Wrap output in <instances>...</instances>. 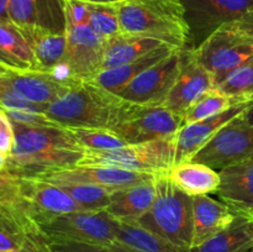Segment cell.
I'll return each instance as SVG.
<instances>
[{
	"instance_id": "obj_17",
	"label": "cell",
	"mask_w": 253,
	"mask_h": 252,
	"mask_svg": "<svg viewBox=\"0 0 253 252\" xmlns=\"http://www.w3.org/2000/svg\"><path fill=\"white\" fill-rule=\"evenodd\" d=\"M19 29L21 30L34 51L40 71L51 72L62 79L74 78L66 64V34H57L39 26L19 27Z\"/></svg>"
},
{
	"instance_id": "obj_36",
	"label": "cell",
	"mask_w": 253,
	"mask_h": 252,
	"mask_svg": "<svg viewBox=\"0 0 253 252\" xmlns=\"http://www.w3.org/2000/svg\"><path fill=\"white\" fill-rule=\"evenodd\" d=\"M15 142L14 125L6 111L0 106V150L9 157Z\"/></svg>"
},
{
	"instance_id": "obj_4",
	"label": "cell",
	"mask_w": 253,
	"mask_h": 252,
	"mask_svg": "<svg viewBox=\"0 0 253 252\" xmlns=\"http://www.w3.org/2000/svg\"><path fill=\"white\" fill-rule=\"evenodd\" d=\"M156 198L151 209L137 224L155 232L174 246L190 250L193 240L192 197L179 189L169 175L155 178Z\"/></svg>"
},
{
	"instance_id": "obj_34",
	"label": "cell",
	"mask_w": 253,
	"mask_h": 252,
	"mask_svg": "<svg viewBox=\"0 0 253 252\" xmlns=\"http://www.w3.org/2000/svg\"><path fill=\"white\" fill-rule=\"evenodd\" d=\"M6 113L11 121L20 125L30 126V127H64L61 124L49 119L43 111L7 110Z\"/></svg>"
},
{
	"instance_id": "obj_45",
	"label": "cell",
	"mask_w": 253,
	"mask_h": 252,
	"mask_svg": "<svg viewBox=\"0 0 253 252\" xmlns=\"http://www.w3.org/2000/svg\"><path fill=\"white\" fill-rule=\"evenodd\" d=\"M7 71H9V68H6V67H4V66H1V64H0V77L4 76V74L6 73Z\"/></svg>"
},
{
	"instance_id": "obj_18",
	"label": "cell",
	"mask_w": 253,
	"mask_h": 252,
	"mask_svg": "<svg viewBox=\"0 0 253 252\" xmlns=\"http://www.w3.org/2000/svg\"><path fill=\"white\" fill-rule=\"evenodd\" d=\"M193 205V240L192 247H197L212 239L226 229L235 220V212L229 205L205 195L192 197ZM190 247V249H192Z\"/></svg>"
},
{
	"instance_id": "obj_23",
	"label": "cell",
	"mask_w": 253,
	"mask_h": 252,
	"mask_svg": "<svg viewBox=\"0 0 253 252\" xmlns=\"http://www.w3.org/2000/svg\"><path fill=\"white\" fill-rule=\"evenodd\" d=\"M168 175L182 192L190 197L211 193L215 194L221 183L217 170L194 161L177 163L173 166Z\"/></svg>"
},
{
	"instance_id": "obj_44",
	"label": "cell",
	"mask_w": 253,
	"mask_h": 252,
	"mask_svg": "<svg viewBox=\"0 0 253 252\" xmlns=\"http://www.w3.org/2000/svg\"><path fill=\"white\" fill-rule=\"evenodd\" d=\"M83 1H95V2H109V1H120V0H83Z\"/></svg>"
},
{
	"instance_id": "obj_29",
	"label": "cell",
	"mask_w": 253,
	"mask_h": 252,
	"mask_svg": "<svg viewBox=\"0 0 253 252\" xmlns=\"http://www.w3.org/2000/svg\"><path fill=\"white\" fill-rule=\"evenodd\" d=\"M88 22L91 29L104 40L120 34L118 1H86Z\"/></svg>"
},
{
	"instance_id": "obj_10",
	"label": "cell",
	"mask_w": 253,
	"mask_h": 252,
	"mask_svg": "<svg viewBox=\"0 0 253 252\" xmlns=\"http://www.w3.org/2000/svg\"><path fill=\"white\" fill-rule=\"evenodd\" d=\"M249 160H253V125L237 116L220 128L190 161L207 165L219 172Z\"/></svg>"
},
{
	"instance_id": "obj_13",
	"label": "cell",
	"mask_w": 253,
	"mask_h": 252,
	"mask_svg": "<svg viewBox=\"0 0 253 252\" xmlns=\"http://www.w3.org/2000/svg\"><path fill=\"white\" fill-rule=\"evenodd\" d=\"M212 88L215 84L210 72L197 61L192 49L184 48L182 68L162 105L183 116L198 98Z\"/></svg>"
},
{
	"instance_id": "obj_28",
	"label": "cell",
	"mask_w": 253,
	"mask_h": 252,
	"mask_svg": "<svg viewBox=\"0 0 253 252\" xmlns=\"http://www.w3.org/2000/svg\"><path fill=\"white\" fill-rule=\"evenodd\" d=\"M235 104L253 101V56L216 86Z\"/></svg>"
},
{
	"instance_id": "obj_2",
	"label": "cell",
	"mask_w": 253,
	"mask_h": 252,
	"mask_svg": "<svg viewBox=\"0 0 253 252\" xmlns=\"http://www.w3.org/2000/svg\"><path fill=\"white\" fill-rule=\"evenodd\" d=\"M119 22L124 34L150 37L187 48L190 27L180 0H120Z\"/></svg>"
},
{
	"instance_id": "obj_25",
	"label": "cell",
	"mask_w": 253,
	"mask_h": 252,
	"mask_svg": "<svg viewBox=\"0 0 253 252\" xmlns=\"http://www.w3.org/2000/svg\"><path fill=\"white\" fill-rule=\"evenodd\" d=\"M114 229L116 241L140 252H189V250L174 246L163 237L138 225L137 222L119 221L115 219Z\"/></svg>"
},
{
	"instance_id": "obj_35",
	"label": "cell",
	"mask_w": 253,
	"mask_h": 252,
	"mask_svg": "<svg viewBox=\"0 0 253 252\" xmlns=\"http://www.w3.org/2000/svg\"><path fill=\"white\" fill-rule=\"evenodd\" d=\"M49 252H111L108 246L73 241L48 242Z\"/></svg>"
},
{
	"instance_id": "obj_20",
	"label": "cell",
	"mask_w": 253,
	"mask_h": 252,
	"mask_svg": "<svg viewBox=\"0 0 253 252\" xmlns=\"http://www.w3.org/2000/svg\"><path fill=\"white\" fill-rule=\"evenodd\" d=\"M155 178L131 187L114 190L110 204L105 211L119 221L137 222L138 219L151 209L155 202Z\"/></svg>"
},
{
	"instance_id": "obj_7",
	"label": "cell",
	"mask_w": 253,
	"mask_h": 252,
	"mask_svg": "<svg viewBox=\"0 0 253 252\" xmlns=\"http://www.w3.org/2000/svg\"><path fill=\"white\" fill-rule=\"evenodd\" d=\"M183 126V116L163 105L128 103L120 120L111 130L127 145L174 137Z\"/></svg>"
},
{
	"instance_id": "obj_26",
	"label": "cell",
	"mask_w": 253,
	"mask_h": 252,
	"mask_svg": "<svg viewBox=\"0 0 253 252\" xmlns=\"http://www.w3.org/2000/svg\"><path fill=\"white\" fill-rule=\"evenodd\" d=\"M0 49L20 69H39L29 41L12 22H0Z\"/></svg>"
},
{
	"instance_id": "obj_8",
	"label": "cell",
	"mask_w": 253,
	"mask_h": 252,
	"mask_svg": "<svg viewBox=\"0 0 253 252\" xmlns=\"http://www.w3.org/2000/svg\"><path fill=\"white\" fill-rule=\"evenodd\" d=\"M192 51L197 61L210 72L216 88L253 56V39L221 26Z\"/></svg>"
},
{
	"instance_id": "obj_21",
	"label": "cell",
	"mask_w": 253,
	"mask_h": 252,
	"mask_svg": "<svg viewBox=\"0 0 253 252\" xmlns=\"http://www.w3.org/2000/svg\"><path fill=\"white\" fill-rule=\"evenodd\" d=\"M175 49L178 48L169 46V44H165V46H161L153 51L148 52L147 54L135 59V61L121 64L119 67H114V68L104 69V71L99 72L90 81L98 84L101 88L118 95L119 91L123 90L138 74H141L143 71L155 66L163 58L172 54Z\"/></svg>"
},
{
	"instance_id": "obj_46",
	"label": "cell",
	"mask_w": 253,
	"mask_h": 252,
	"mask_svg": "<svg viewBox=\"0 0 253 252\" xmlns=\"http://www.w3.org/2000/svg\"><path fill=\"white\" fill-rule=\"evenodd\" d=\"M250 215H251V216L253 217V209H252V211H251V212H250Z\"/></svg>"
},
{
	"instance_id": "obj_16",
	"label": "cell",
	"mask_w": 253,
	"mask_h": 252,
	"mask_svg": "<svg viewBox=\"0 0 253 252\" xmlns=\"http://www.w3.org/2000/svg\"><path fill=\"white\" fill-rule=\"evenodd\" d=\"M5 77L24 99L46 109L79 81H63L51 72L39 69H9Z\"/></svg>"
},
{
	"instance_id": "obj_38",
	"label": "cell",
	"mask_w": 253,
	"mask_h": 252,
	"mask_svg": "<svg viewBox=\"0 0 253 252\" xmlns=\"http://www.w3.org/2000/svg\"><path fill=\"white\" fill-rule=\"evenodd\" d=\"M0 252H49L48 244H31L22 249L16 250H0Z\"/></svg>"
},
{
	"instance_id": "obj_47",
	"label": "cell",
	"mask_w": 253,
	"mask_h": 252,
	"mask_svg": "<svg viewBox=\"0 0 253 252\" xmlns=\"http://www.w3.org/2000/svg\"><path fill=\"white\" fill-rule=\"evenodd\" d=\"M252 252H253V251H252Z\"/></svg>"
},
{
	"instance_id": "obj_15",
	"label": "cell",
	"mask_w": 253,
	"mask_h": 252,
	"mask_svg": "<svg viewBox=\"0 0 253 252\" xmlns=\"http://www.w3.org/2000/svg\"><path fill=\"white\" fill-rule=\"evenodd\" d=\"M252 103L235 104L224 113L197 121V123L183 125L175 135L174 165L192 160L195 153L199 152L216 135L220 128L241 115Z\"/></svg>"
},
{
	"instance_id": "obj_5",
	"label": "cell",
	"mask_w": 253,
	"mask_h": 252,
	"mask_svg": "<svg viewBox=\"0 0 253 252\" xmlns=\"http://www.w3.org/2000/svg\"><path fill=\"white\" fill-rule=\"evenodd\" d=\"M66 10V64L79 81H90L101 72L105 40L89 25L86 1L64 0Z\"/></svg>"
},
{
	"instance_id": "obj_11",
	"label": "cell",
	"mask_w": 253,
	"mask_h": 252,
	"mask_svg": "<svg viewBox=\"0 0 253 252\" xmlns=\"http://www.w3.org/2000/svg\"><path fill=\"white\" fill-rule=\"evenodd\" d=\"M184 48H178L155 66L138 74L118 95L128 103L162 105L174 85L183 63Z\"/></svg>"
},
{
	"instance_id": "obj_24",
	"label": "cell",
	"mask_w": 253,
	"mask_h": 252,
	"mask_svg": "<svg viewBox=\"0 0 253 252\" xmlns=\"http://www.w3.org/2000/svg\"><path fill=\"white\" fill-rule=\"evenodd\" d=\"M165 44L167 43L158 41V40L150 39V37L120 32V34L105 40L101 71L135 61V59L147 54L148 52L161 46H165Z\"/></svg>"
},
{
	"instance_id": "obj_39",
	"label": "cell",
	"mask_w": 253,
	"mask_h": 252,
	"mask_svg": "<svg viewBox=\"0 0 253 252\" xmlns=\"http://www.w3.org/2000/svg\"><path fill=\"white\" fill-rule=\"evenodd\" d=\"M0 22H11L9 16V0H0Z\"/></svg>"
},
{
	"instance_id": "obj_14",
	"label": "cell",
	"mask_w": 253,
	"mask_h": 252,
	"mask_svg": "<svg viewBox=\"0 0 253 252\" xmlns=\"http://www.w3.org/2000/svg\"><path fill=\"white\" fill-rule=\"evenodd\" d=\"M31 177V175H30ZM34 177L41 178L49 183L69 182V183H89V184L101 185V187L120 189L131 187L146 180L153 179L155 174L150 173L131 172V170L118 169V168L101 167V166H82L62 168V169L49 170Z\"/></svg>"
},
{
	"instance_id": "obj_6",
	"label": "cell",
	"mask_w": 253,
	"mask_h": 252,
	"mask_svg": "<svg viewBox=\"0 0 253 252\" xmlns=\"http://www.w3.org/2000/svg\"><path fill=\"white\" fill-rule=\"evenodd\" d=\"M175 161V136L115 150H85L78 165L101 166L131 172L167 174Z\"/></svg>"
},
{
	"instance_id": "obj_19",
	"label": "cell",
	"mask_w": 253,
	"mask_h": 252,
	"mask_svg": "<svg viewBox=\"0 0 253 252\" xmlns=\"http://www.w3.org/2000/svg\"><path fill=\"white\" fill-rule=\"evenodd\" d=\"M220 187L215 194L235 212L250 214L253 209V160L219 170Z\"/></svg>"
},
{
	"instance_id": "obj_9",
	"label": "cell",
	"mask_w": 253,
	"mask_h": 252,
	"mask_svg": "<svg viewBox=\"0 0 253 252\" xmlns=\"http://www.w3.org/2000/svg\"><path fill=\"white\" fill-rule=\"evenodd\" d=\"M115 219L104 211H73L57 215L39 226L47 242L73 241L109 246L116 241Z\"/></svg>"
},
{
	"instance_id": "obj_40",
	"label": "cell",
	"mask_w": 253,
	"mask_h": 252,
	"mask_svg": "<svg viewBox=\"0 0 253 252\" xmlns=\"http://www.w3.org/2000/svg\"><path fill=\"white\" fill-rule=\"evenodd\" d=\"M108 247L111 250V252H140L137 251V250L132 249V247L130 246H126V245L121 244V242L119 241L113 242V244L109 245Z\"/></svg>"
},
{
	"instance_id": "obj_42",
	"label": "cell",
	"mask_w": 253,
	"mask_h": 252,
	"mask_svg": "<svg viewBox=\"0 0 253 252\" xmlns=\"http://www.w3.org/2000/svg\"><path fill=\"white\" fill-rule=\"evenodd\" d=\"M240 119L250 125H253V103L240 115Z\"/></svg>"
},
{
	"instance_id": "obj_30",
	"label": "cell",
	"mask_w": 253,
	"mask_h": 252,
	"mask_svg": "<svg viewBox=\"0 0 253 252\" xmlns=\"http://www.w3.org/2000/svg\"><path fill=\"white\" fill-rule=\"evenodd\" d=\"M235 105L234 101L222 94L217 88H212L198 98L183 115V125L197 123L211 118Z\"/></svg>"
},
{
	"instance_id": "obj_12",
	"label": "cell",
	"mask_w": 253,
	"mask_h": 252,
	"mask_svg": "<svg viewBox=\"0 0 253 252\" xmlns=\"http://www.w3.org/2000/svg\"><path fill=\"white\" fill-rule=\"evenodd\" d=\"M190 27L187 48H195L222 25L253 9V0H180Z\"/></svg>"
},
{
	"instance_id": "obj_3",
	"label": "cell",
	"mask_w": 253,
	"mask_h": 252,
	"mask_svg": "<svg viewBox=\"0 0 253 252\" xmlns=\"http://www.w3.org/2000/svg\"><path fill=\"white\" fill-rule=\"evenodd\" d=\"M127 101L91 81L74 83L63 95L46 106L43 113L62 126L113 128Z\"/></svg>"
},
{
	"instance_id": "obj_27",
	"label": "cell",
	"mask_w": 253,
	"mask_h": 252,
	"mask_svg": "<svg viewBox=\"0 0 253 252\" xmlns=\"http://www.w3.org/2000/svg\"><path fill=\"white\" fill-rule=\"evenodd\" d=\"M52 184L57 185L59 189L67 193L86 211H104L110 204L111 194L115 190L89 183L56 182Z\"/></svg>"
},
{
	"instance_id": "obj_32",
	"label": "cell",
	"mask_w": 253,
	"mask_h": 252,
	"mask_svg": "<svg viewBox=\"0 0 253 252\" xmlns=\"http://www.w3.org/2000/svg\"><path fill=\"white\" fill-rule=\"evenodd\" d=\"M0 106L4 110H22V111H43L41 106L31 103L22 98L11 86L6 77H0Z\"/></svg>"
},
{
	"instance_id": "obj_43",
	"label": "cell",
	"mask_w": 253,
	"mask_h": 252,
	"mask_svg": "<svg viewBox=\"0 0 253 252\" xmlns=\"http://www.w3.org/2000/svg\"><path fill=\"white\" fill-rule=\"evenodd\" d=\"M6 163H7V156L0 150V172H2V170L6 168Z\"/></svg>"
},
{
	"instance_id": "obj_37",
	"label": "cell",
	"mask_w": 253,
	"mask_h": 252,
	"mask_svg": "<svg viewBox=\"0 0 253 252\" xmlns=\"http://www.w3.org/2000/svg\"><path fill=\"white\" fill-rule=\"evenodd\" d=\"M222 26L231 30V31L239 32V34L250 37V39H253V9L251 11L242 15L239 19L234 20L231 22H227V24L222 25Z\"/></svg>"
},
{
	"instance_id": "obj_41",
	"label": "cell",
	"mask_w": 253,
	"mask_h": 252,
	"mask_svg": "<svg viewBox=\"0 0 253 252\" xmlns=\"http://www.w3.org/2000/svg\"><path fill=\"white\" fill-rule=\"evenodd\" d=\"M0 64L4 67H6V68H9V69H20L19 67H17L16 64H15L14 62H12L11 59H10L9 57H7L6 54L1 51V49H0Z\"/></svg>"
},
{
	"instance_id": "obj_33",
	"label": "cell",
	"mask_w": 253,
	"mask_h": 252,
	"mask_svg": "<svg viewBox=\"0 0 253 252\" xmlns=\"http://www.w3.org/2000/svg\"><path fill=\"white\" fill-rule=\"evenodd\" d=\"M9 16L19 27L37 26V0H9Z\"/></svg>"
},
{
	"instance_id": "obj_22",
	"label": "cell",
	"mask_w": 253,
	"mask_h": 252,
	"mask_svg": "<svg viewBox=\"0 0 253 252\" xmlns=\"http://www.w3.org/2000/svg\"><path fill=\"white\" fill-rule=\"evenodd\" d=\"M253 217L250 214L237 212L234 221L212 239L189 252H252Z\"/></svg>"
},
{
	"instance_id": "obj_31",
	"label": "cell",
	"mask_w": 253,
	"mask_h": 252,
	"mask_svg": "<svg viewBox=\"0 0 253 252\" xmlns=\"http://www.w3.org/2000/svg\"><path fill=\"white\" fill-rule=\"evenodd\" d=\"M66 128L79 141L84 150H115L127 145L123 138L119 137L118 133L110 128L78 127V126H66Z\"/></svg>"
},
{
	"instance_id": "obj_1",
	"label": "cell",
	"mask_w": 253,
	"mask_h": 252,
	"mask_svg": "<svg viewBox=\"0 0 253 252\" xmlns=\"http://www.w3.org/2000/svg\"><path fill=\"white\" fill-rule=\"evenodd\" d=\"M15 142L7 157V172L39 175L49 170L77 166L84 150L66 127H30L12 121Z\"/></svg>"
}]
</instances>
